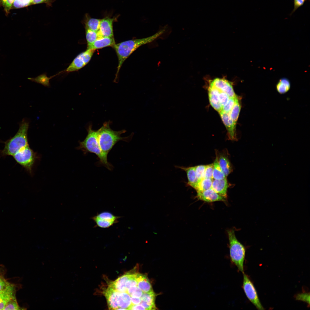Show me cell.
<instances>
[{
  "label": "cell",
  "instance_id": "1",
  "mask_svg": "<svg viewBox=\"0 0 310 310\" xmlns=\"http://www.w3.org/2000/svg\"><path fill=\"white\" fill-rule=\"evenodd\" d=\"M165 30V29H162L149 37L129 40L115 44L113 47L116 51L118 59L116 76L123 62L134 51L140 46L152 42L163 34Z\"/></svg>",
  "mask_w": 310,
  "mask_h": 310
},
{
  "label": "cell",
  "instance_id": "2",
  "mask_svg": "<svg viewBox=\"0 0 310 310\" xmlns=\"http://www.w3.org/2000/svg\"><path fill=\"white\" fill-rule=\"evenodd\" d=\"M110 123L109 121L105 122L102 127L97 130L100 146L102 152L107 156L118 142L120 141L129 142L131 136L121 137V135L125 132L126 131L124 129L119 131L113 130L110 127Z\"/></svg>",
  "mask_w": 310,
  "mask_h": 310
},
{
  "label": "cell",
  "instance_id": "3",
  "mask_svg": "<svg viewBox=\"0 0 310 310\" xmlns=\"http://www.w3.org/2000/svg\"><path fill=\"white\" fill-rule=\"evenodd\" d=\"M88 134L84 140L79 142L78 149L85 153L95 154L98 157L101 164L109 170L112 168V165L107 160V156L102 152L99 146L97 131L92 129L91 124L87 128Z\"/></svg>",
  "mask_w": 310,
  "mask_h": 310
},
{
  "label": "cell",
  "instance_id": "4",
  "mask_svg": "<svg viewBox=\"0 0 310 310\" xmlns=\"http://www.w3.org/2000/svg\"><path fill=\"white\" fill-rule=\"evenodd\" d=\"M29 123L23 121L16 135L5 142V146L1 151L3 156H13L22 148L29 146L27 137Z\"/></svg>",
  "mask_w": 310,
  "mask_h": 310
},
{
  "label": "cell",
  "instance_id": "5",
  "mask_svg": "<svg viewBox=\"0 0 310 310\" xmlns=\"http://www.w3.org/2000/svg\"><path fill=\"white\" fill-rule=\"evenodd\" d=\"M229 241L230 259L232 263L243 274L244 272V262L246 250L245 247L237 239L235 230H227Z\"/></svg>",
  "mask_w": 310,
  "mask_h": 310
},
{
  "label": "cell",
  "instance_id": "6",
  "mask_svg": "<svg viewBox=\"0 0 310 310\" xmlns=\"http://www.w3.org/2000/svg\"><path fill=\"white\" fill-rule=\"evenodd\" d=\"M12 156L17 163L31 172L36 158V154L28 146L20 150Z\"/></svg>",
  "mask_w": 310,
  "mask_h": 310
},
{
  "label": "cell",
  "instance_id": "7",
  "mask_svg": "<svg viewBox=\"0 0 310 310\" xmlns=\"http://www.w3.org/2000/svg\"><path fill=\"white\" fill-rule=\"evenodd\" d=\"M243 274L242 288L246 297L257 309L264 310L253 283L247 275L244 273Z\"/></svg>",
  "mask_w": 310,
  "mask_h": 310
},
{
  "label": "cell",
  "instance_id": "8",
  "mask_svg": "<svg viewBox=\"0 0 310 310\" xmlns=\"http://www.w3.org/2000/svg\"><path fill=\"white\" fill-rule=\"evenodd\" d=\"M95 50L87 49L78 55L66 69L67 72L78 71L87 65L90 61Z\"/></svg>",
  "mask_w": 310,
  "mask_h": 310
},
{
  "label": "cell",
  "instance_id": "9",
  "mask_svg": "<svg viewBox=\"0 0 310 310\" xmlns=\"http://www.w3.org/2000/svg\"><path fill=\"white\" fill-rule=\"evenodd\" d=\"M118 17L107 16L101 20L99 29L97 32L98 38L114 37L113 24L117 20Z\"/></svg>",
  "mask_w": 310,
  "mask_h": 310
},
{
  "label": "cell",
  "instance_id": "10",
  "mask_svg": "<svg viewBox=\"0 0 310 310\" xmlns=\"http://www.w3.org/2000/svg\"><path fill=\"white\" fill-rule=\"evenodd\" d=\"M210 84L220 91L226 94L230 98L236 96L232 85L225 79L216 78L212 80Z\"/></svg>",
  "mask_w": 310,
  "mask_h": 310
},
{
  "label": "cell",
  "instance_id": "11",
  "mask_svg": "<svg viewBox=\"0 0 310 310\" xmlns=\"http://www.w3.org/2000/svg\"><path fill=\"white\" fill-rule=\"evenodd\" d=\"M197 197L199 199L208 202L225 201L226 198L221 195L212 188L202 191H197Z\"/></svg>",
  "mask_w": 310,
  "mask_h": 310
},
{
  "label": "cell",
  "instance_id": "12",
  "mask_svg": "<svg viewBox=\"0 0 310 310\" xmlns=\"http://www.w3.org/2000/svg\"><path fill=\"white\" fill-rule=\"evenodd\" d=\"M219 113L227 130L229 138L232 140H236V124L234 123L228 113L222 110Z\"/></svg>",
  "mask_w": 310,
  "mask_h": 310
},
{
  "label": "cell",
  "instance_id": "13",
  "mask_svg": "<svg viewBox=\"0 0 310 310\" xmlns=\"http://www.w3.org/2000/svg\"><path fill=\"white\" fill-rule=\"evenodd\" d=\"M118 292L109 286L105 292V295L110 309H116L119 308L118 304Z\"/></svg>",
  "mask_w": 310,
  "mask_h": 310
},
{
  "label": "cell",
  "instance_id": "14",
  "mask_svg": "<svg viewBox=\"0 0 310 310\" xmlns=\"http://www.w3.org/2000/svg\"><path fill=\"white\" fill-rule=\"evenodd\" d=\"M219 91L216 88L210 84L208 88V96L210 102L212 106L219 112L222 109L220 102Z\"/></svg>",
  "mask_w": 310,
  "mask_h": 310
},
{
  "label": "cell",
  "instance_id": "15",
  "mask_svg": "<svg viewBox=\"0 0 310 310\" xmlns=\"http://www.w3.org/2000/svg\"><path fill=\"white\" fill-rule=\"evenodd\" d=\"M115 44L114 37H98L93 43L87 46V49L95 50L107 46L113 47Z\"/></svg>",
  "mask_w": 310,
  "mask_h": 310
},
{
  "label": "cell",
  "instance_id": "16",
  "mask_svg": "<svg viewBox=\"0 0 310 310\" xmlns=\"http://www.w3.org/2000/svg\"><path fill=\"white\" fill-rule=\"evenodd\" d=\"M156 294L153 291L148 293H144L140 297L142 301L140 304L146 310L156 309L155 303Z\"/></svg>",
  "mask_w": 310,
  "mask_h": 310
},
{
  "label": "cell",
  "instance_id": "17",
  "mask_svg": "<svg viewBox=\"0 0 310 310\" xmlns=\"http://www.w3.org/2000/svg\"><path fill=\"white\" fill-rule=\"evenodd\" d=\"M228 184L226 177L222 179L213 180L211 188L221 195L226 198Z\"/></svg>",
  "mask_w": 310,
  "mask_h": 310
},
{
  "label": "cell",
  "instance_id": "18",
  "mask_svg": "<svg viewBox=\"0 0 310 310\" xmlns=\"http://www.w3.org/2000/svg\"><path fill=\"white\" fill-rule=\"evenodd\" d=\"M135 277L137 286L144 293H148L153 290L151 284L147 276L141 274L136 273Z\"/></svg>",
  "mask_w": 310,
  "mask_h": 310
},
{
  "label": "cell",
  "instance_id": "19",
  "mask_svg": "<svg viewBox=\"0 0 310 310\" xmlns=\"http://www.w3.org/2000/svg\"><path fill=\"white\" fill-rule=\"evenodd\" d=\"M216 154L220 166L225 176L227 177L232 170V165L228 156L224 153Z\"/></svg>",
  "mask_w": 310,
  "mask_h": 310
},
{
  "label": "cell",
  "instance_id": "20",
  "mask_svg": "<svg viewBox=\"0 0 310 310\" xmlns=\"http://www.w3.org/2000/svg\"><path fill=\"white\" fill-rule=\"evenodd\" d=\"M130 275V272L126 273L113 282L109 286L118 292H127L125 284L129 277Z\"/></svg>",
  "mask_w": 310,
  "mask_h": 310
},
{
  "label": "cell",
  "instance_id": "21",
  "mask_svg": "<svg viewBox=\"0 0 310 310\" xmlns=\"http://www.w3.org/2000/svg\"><path fill=\"white\" fill-rule=\"evenodd\" d=\"M186 173L188 180L187 184L196 189L199 183L197 177L195 169V166L185 167H179Z\"/></svg>",
  "mask_w": 310,
  "mask_h": 310
},
{
  "label": "cell",
  "instance_id": "22",
  "mask_svg": "<svg viewBox=\"0 0 310 310\" xmlns=\"http://www.w3.org/2000/svg\"><path fill=\"white\" fill-rule=\"evenodd\" d=\"M131 296L125 292H119L118 295V309H129L132 305Z\"/></svg>",
  "mask_w": 310,
  "mask_h": 310
},
{
  "label": "cell",
  "instance_id": "23",
  "mask_svg": "<svg viewBox=\"0 0 310 310\" xmlns=\"http://www.w3.org/2000/svg\"><path fill=\"white\" fill-rule=\"evenodd\" d=\"M101 20L92 18L88 14H86L84 20L85 29L98 32L99 29Z\"/></svg>",
  "mask_w": 310,
  "mask_h": 310
},
{
  "label": "cell",
  "instance_id": "24",
  "mask_svg": "<svg viewBox=\"0 0 310 310\" xmlns=\"http://www.w3.org/2000/svg\"><path fill=\"white\" fill-rule=\"evenodd\" d=\"M290 84L289 81L286 78L280 79L276 85L277 91L280 94L287 92L290 89Z\"/></svg>",
  "mask_w": 310,
  "mask_h": 310
},
{
  "label": "cell",
  "instance_id": "25",
  "mask_svg": "<svg viewBox=\"0 0 310 310\" xmlns=\"http://www.w3.org/2000/svg\"><path fill=\"white\" fill-rule=\"evenodd\" d=\"M213 164L214 165L213 179H222L226 177L225 176L220 166L216 156Z\"/></svg>",
  "mask_w": 310,
  "mask_h": 310
},
{
  "label": "cell",
  "instance_id": "26",
  "mask_svg": "<svg viewBox=\"0 0 310 310\" xmlns=\"http://www.w3.org/2000/svg\"><path fill=\"white\" fill-rule=\"evenodd\" d=\"M213 179L204 178L198 183L196 190L197 191H204L211 188Z\"/></svg>",
  "mask_w": 310,
  "mask_h": 310
},
{
  "label": "cell",
  "instance_id": "27",
  "mask_svg": "<svg viewBox=\"0 0 310 310\" xmlns=\"http://www.w3.org/2000/svg\"><path fill=\"white\" fill-rule=\"evenodd\" d=\"M241 109V105L238 99L231 110L228 113L233 122L236 125Z\"/></svg>",
  "mask_w": 310,
  "mask_h": 310
},
{
  "label": "cell",
  "instance_id": "28",
  "mask_svg": "<svg viewBox=\"0 0 310 310\" xmlns=\"http://www.w3.org/2000/svg\"><path fill=\"white\" fill-rule=\"evenodd\" d=\"M85 30L86 38L88 46L93 43L98 38V35L97 32L88 29Z\"/></svg>",
  "mask_w": 310,
  "mask_h": 310
},
{
  "label": "cell",
  "instance_id": "29",
  "mask_svg": "<svg viewBox=\"0 0 310 310\" xmlns=\"http://www.w3.org/2000/svg\"><path fill=\"white\" fill-rule=\"evenodd\" d=\"M97 218L106 220L113 221L117 222V219L119 217L115 216L112 213L108 212H103L95 216Z\"/></svg>",
  "mask_w": 310,
  "mask_h": 310
},
{
  "label": "cell",
  "instance_id": "30",
  "mask_svg": "<svg viewBox=\"0 0 310 310\" xmlns=\"http://www.w3.org/2000/svg\"><path fill=\"white\" fill-rule=\"evenodd\" d=\"M92 218L98 226L102 228H108L116 222L113 221L101 219L95 216L93 217Z\"/></svg>",
  "mask_w": 310,
  "mask_h": 310
},
{
  "label": "cell",
  "instance_id": "31",
  "mask_svg": "<svg viewBox=\"0 0 310 310\" xmlns=\"http://www.w3.org/2000/svg\"><path fill=\"white\" fill-rule=\"evenodd\" d=\"M127 292L131 296L134 298H140L143 292L137 286L132 287L127 290Z\"/></svg>",
  "mask_w": 310,
  "mask_h": 310
},
{
  "label": "cell",
  "instance_id": "32",
  "mask_svg": "<svg viewBox=\"0 0 310 310\" xmlns=\"http://www.w3.org/2000/svg\"><path fill=\"white\" fill-rule=\"evenodd\" d=\"M22 309L19 306L15 296L12 297L7 303L4 310H20Z\"/></svg>",
  "mask_w": 310,
  "mask_h": 310
},
{
  "label": "cell",
  "instance_id": "33",
  "mask_svg": "<svg viewBox=\"0 0 310 310\" xmlns=\"http://www.w3.org/2000/svg\"><path fill=\"white\" fill-rule=\"evenodd\" d=\"M206 165H199L195 166V172L199 183L204 178V172Z\"/></svg>",
  "mask_w": 310,
  "mask_h": 310
},
{
  "label": "cell",
  "instance_id": "34",
  "mask_svg": "<svg viewBox=\"0 0 310 310\" xmlns=\"http://www.w3.org/2000/svg\"><path fill=\"white\" fill-rule=\"evenodd\" d=\"M29 79L33 81L40 84L45 86L47 87L50 86V85L49 83L50 78H47L46 76L44 75L38 76L34 78H30Z\"/></svg>",
  "mask_w": 310,
  "mask_h": 310
},
{
  "label": "cell",
  "instance_id": "35",
  "mask_svg": "<svg viewBox=\"0 0 310 310\" xmlns=\"http://www.w3.org/2000/svg\"><path fill=\"white\" fill-rule=\"evenodd\" d=\"M237 99V96L234 97L230 98L227 104L222 107V110L228 113L233 107Z\"/></svg>",
  "mask_w": 310,
  "mask_h": 310
},
{
  "label": "cell",
  "instance_id": "36",
  "mask_svg": "<svg viewBox=\"0 0 310 310\" xmlns=\"http://www.w3.org/2000/svg\"><path fill=\"white\" fill-rule=\"evenodd\" d=\"M31 4V0H14L13 3L14 7L19 8L26 7Z\"/></svg>",
  "mask_w": 310,
  "mask_h": 310
},
{
  "label": "cell",
  "instance_id": "37",
  "mask_svg": "<svg viewBox=\"0 0 310 310\" xmlns=\"http://www.w3.org/2000/svg\"><path fill=\"white\" fill-rule=\"evenodd\" d=\"M14 0H0V4L4 8L7 14L9 13Z\"/></svg>",
  "mask_w": 310,
  "mask_h": 310
},
{
  "label": "cell",
  "instance_id": "38",
  "mask_svg": "<svg viewBox=\"0 0 310 310\" xmlns=\"http://www.w3.org/2000/svg\"><path fill=\"white\" fill-rule=\"evenodd\" d=\"M15 296L14 292L9 294L0 300V310H4L6 305L9 300Z\"/></svg>",
  "mask_w": 310,
  "mask_h": 310
},
{
  "label": "cell",
  "instance_id": "39",
  "mask_svg": "<svg viewBox=\"0 0 310 310\" xmlns=\"http://www.w3.org/2000/svg\"><path fill=\"white\" fill-rule=\"evenodd\" d=\"M213 164L206 165L204 172V178L213 179Z\"/></svg>",
  "mask_w": 310,
  "mask_h": 310
},
{
  "label": "cell",
  "instance_id": "40",
  "mask_svg": "<svg viewBox=\"0 0 310 310\" xmlns=\"http://www.w3.org/2000/svg\"><path fill=\"white\" fill-rule=\"evenodd\" d=\"M219 91L220 102L222 108V107L227 104L230 97L226 94L221 92L219 90Z\"/></svg>",
  "mask_w": 310,
  "mask_h": 310
},
{
  "label": "cell",
  "instance_id": "41",
  "mask_svg": "<svg viewBox=\"0 0 310 310\" xmlns=\"http://www.w3.org/2000/svg\"><path fill=\"white\" fill-rule=\"evenodd\" d=\"M296 300L305 302L310 304V294L309 293H303L299 294L296 297Z\"/></svg>",
  "mask_w": 310,
  "mask_h": 310
},
{
  "label": "cell",
  "instance_id": "42",
  "mask_svg": "<svg viewBox=\"0 0 310 310\" xmlns=\"http://www.w3.org/2000/svg\"><path fill=\"white\" fill-rule=\"evenodd\" d=\"M13 292L14 287L10 284L5 289L0 291V300L5 296Z\"/></svg>",
  "mask_w": 310,
  "mask_h": 310
},
{
  "label": "cell",
  "instance_id": "43",
  "mask_svg": "<svg viewBox=\"0 0 310 310\" xmlns=\"http://www.w3.org/2000/svg\"><path fill=\"white\" fill-rule=\"evenodd\" d=\"M306 0H294V7L291 13L292 14L299 7L302 6L304 4Z\"/></svg>",
  "mask_w": 310,
  "mask_h": 310
},
{
  "label": "cell",
  "instance_id": "44",
  "mask_svg": "<svg viewBox=\"0 0 310 310\" xmlns=\"http://www.w3.org/2000/svg\"><path fill=\"white\" fill-rule=\"evenodd\" d=\"M10 284L0 276V291L5 289Z\"/></svg>",
  "mask_w": 310,
  "mask_h": 310
},
{
  "label": "cell",
  "instance_id": "45",
  "mask_svg": "<svg viewBox=\"0 0 310 310\" xmlns=\"http://www.w3.org/2000/svg\"><path fill=\"white\" fill-rule=\"evenodd\" d=\"M131 299L132 305L140 304L142 301L140 298H134L131 297Z\"/></svg>",
  "mask_w": 310,
  "mask_h": 310
},
{
  "label": "cell",
  "instance_id": "46",
  "mask_svg": "<svg viewBox=\"0 0 310 310\" xmlns=\"http://www.w3.org/2000/svg\"><path fill=\"white\" fill-rule=\"evenodd\" d=\"M129 309L131 310H146V309L140 304L137 305H132Z\"/></svg>",
  "mask_w": 310,
  "mask_h": 310
},
{
  "label": "cell",
  "instance_id": "47",
  "mask_svg": "<svg viewBox=\"0 0 310 310\" xmlns=\"http://www.w3.org/2000/svg\"><path fill=\"white\" fill-rule=\"evenodd\" d=\"M49 0H31V4L49 3Z\"/></svg>",
  "mask_w": 310,
  "mask_h": 310
}]
</instances>
